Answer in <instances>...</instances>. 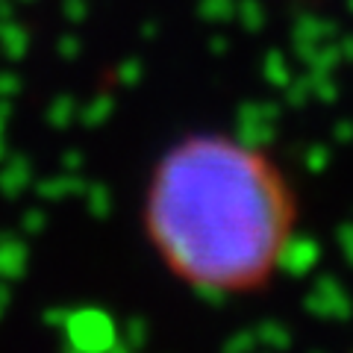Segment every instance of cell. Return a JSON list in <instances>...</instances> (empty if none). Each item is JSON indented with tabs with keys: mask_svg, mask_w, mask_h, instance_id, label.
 Returning <instances> with one entry per match:
<instances>
[{
	"mask_svg": "<svg viewBox=\"0 0 353 353\" xmlns=\"http://www.w3.org/2000/svg\"><path fill=\"white\" fill-rule=\"evenodd\" d=\"M301 194L274 153L227 130L168 141L141 185L153 259L189 292L233 301L268 292L301 239Z\"/></svg>",
	"mask_w": 353,
	"mask_h": 353,
	"instance_id": "obj_1",
	"label": "cell"
}]
</instances>
